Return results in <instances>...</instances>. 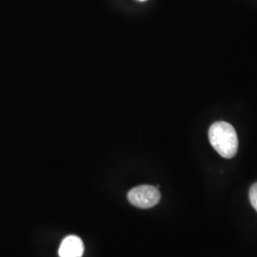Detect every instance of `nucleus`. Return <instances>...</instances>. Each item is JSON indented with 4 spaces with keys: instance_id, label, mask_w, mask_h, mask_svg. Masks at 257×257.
<instances>
[{
    "instance_id": "f257e3e1",
    "label": "nucleus",
    "mask_w": 257,
    "mask_h": 257,
    "mask_svg": "<svg viewBox=\"0 0 257 257\" xmlns=\"http://www.w3.org/2000/svg\"><path fill=\"white\" fill-rule=\"evenodd\" d=\"M209 139L213 149L224 158H232L238 151V138L234 128L225 121H218L209 128Z\"/></svg>"
},
{
    "instance_id": "f03ea898",
    "label": "nucleus",
    "mask_w": 257,
    "mask_h": 257,
    "mask_svg": "<svg viewBox=\"0 0 257 257\" xmlns=\"http://www.w3.org/2000/svg\"><path fill=\"white\" fill-rule=\"evenodd\" d=\"M161 198V194L158 188L142 185L132 189L128 193L130 203L140 209H150L158 204Z\"/></svg>"
},
{
    "instance_id": "7ed1b4c3",
    "label": "nucleus",
    "mask_w": 257,
    "mask_h": 257,
    "mask_svg": "<svg viewBox=\"0 0 257 257\" xmlns=\"http://www.w3.org/2000/svg\"><path fill=\"white\" fill-rule=\"evenodd\" d=\"M84 244L80 237L69 235L62 241L58 254L59 257H82Z\"/></svg>"
},
{
    "instance_id": "20e7f679",
    "label": "nucleus",
    "mask_w": 257,
    "mask_h": 257,
    "mask_svg": "<svg viewBox=\"0 0 257 257\" xmlns=\"http://www.w3.org/2000/svg\"><path fill=\"white\" fill-rule=\"evenodd\" d=\"M248 195H249V200L252 207L257 211V183H254L251 186V188L249 189Z\"/></svg>"
},
{
    "instance_id": "39448f33",
    "label": "nucleus",
    "mask_w": 257,
    "mask_h": 257,
    "mask_svg": "<svg viewBox=\"0 0 257 257\" xmlns=\"http://www.w3.org/2000/svg\"><path fill=\"white\" fill-rule=\"evenodd\" d=\"M140 1H146V0H140Z\"/></svg>"
}]
</instances>
